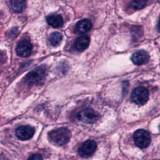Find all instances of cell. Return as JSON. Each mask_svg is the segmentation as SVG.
<instances>
[{
	"label": "cell",
	"instance_id": "1",
	"mask_svg": "<svg viewBox=\"0 0 160 160\" xmlns=\"http://www.w3.org/2000/svg\"><path fill=\"white\" fill-rule=\"evenodd\" d=\"M71 138V132L65 128H60L51 131L48 133L49 141L56 146H63L68 143Z\"/></svg>",
	"mask_w": 160,
	"mask_h": 160
},
{
	"label": "cell",
	"instance_id": "2",
	"mask_svg": "<svg viewBox=\"0 0 160 160\" xmlns=\"http://www.w3.org/2000/svg\"><path fill=\"white\" fill-rule=\"evenodd\" d=\"M149 98L148 90L142 86L136 88L132 92L131 99L132 102L138 104L142 105L145 104Z\"/></svg>",
	"mask_w": 160,
	"mask_h": 160
},
{
	"label": "cell",
	"instance_id": "3",
	"mask_svg": "<svg viewBox=\"0 0 160 160\" xmlns=\"http://www.w3.org/2000/svg\"><path fill=\"white\" fill-rule=\"evenodd\" d=\"M134 141L136 145L140 148L148 147L151 142V136L149 133L142 129H138L134 133Z\"/></svg>",
	"mask_w": 160,
	"mask_h": 160
},
{
	"label": "cell",
	"instance_id": "4",
	"mask_svg": "<svg viewBox=\"0 0 160 160\" xmlns=\"http://www.w3.org/2000/svg\"><path fill=\"white\" fill-rule=\"evenodd\" d=\"M77 118L83 122L92 124L98 121L99 119V114L92 109L86 108L78 112Z\"/></svg>",
	"mask_w": 160,
	"mask_h": 160
},
{
	"label": "cell",
	"instance_id": "5",
	"mask_svg": "<svg viewBox=\"0 0 160 160\" xmlns=\"http://www.w3.org/2000/svg\"><path fill=\"white\" fill-rule=\"evenodd\" d=\"M46 75V70L43 68H38L28 74L26 77V81L28 84H37L43 80Z\"/></svg>",
	"mask_w": 160,
	"mask_h": 160
},
{
	"label": "cell",
	"instance_id": "6",
	"mask_svg": "<svg viewBox=\"0 0 160 160\" xmlns=\"http://www.w3.org/2000/svg\"><path fill=\"white\" fill-rule=\"evenodd\" d=\"M96 147V142L94 140H88L83 142L79 148L78 152L81 157L88 158L94 152Z\"/></svg>",
	"mask_w": 160,
	"mask_h": 160
},
{
	"label": "cell",
	"instance_id": "7",
	"mask_svg": "<svg viewBox=\"0 0 160 160\" xmlns=\"http://www.w3.org/2000/svg\"><path fill=\"white\" fill-rule=\"evenodd\" d=\"M32 44L28 40H22L19 42L16 48L17 54L22 58L29 56L32 52Z\"/></svg>",
	"mask_w": 160,
	"mask_h": 160
},
{
	"label": "cell",
	"instance_id": "8",
	"mask_svg": "<svg viewBox=\"0 0 160 160\" xmlns=\"http://www.w3.org/2000/svg\"><path fill=\"white\" fill-rule=\"evenodd\" d=\"M34 134V128L31 126L25 125L18 127L16 130V135L21 140L31 139Z\"/></svg>",
	"mask_w": 160,
	"mask_h": 160
},
{
	"label": "cell",
	"instance_id": "9",
	"mask_svg": "<svg viewBox=\"0 0 160 160\" xmlns=\"http://www.w3.org/2000/svg\"><path fill=\"white\" fill-rule=\"evenodd\" d=\"M131 59L133 64L139 66L147 63L149 59V56L146 51L139 50L133 53Z\"/></svg>",
	"mask_w": 160,
	"mask_h": 160
},
{
	"label": "cell",
	"instance_id": "10",
	"mask_svg": "<svg viewBox=\"0 0 160 160\" xmlns=\"http://www.w3.org/2000/svg\"><path fill=\"white\" fill-rule=\"evenodd\" d=\"M90 42L89 38L87 36H82L78 38L74 43V48L79 51H82L85 50L89 46Z\"/></svg>",
	"mask_w": 160,
	"mask_h": 160
},
{
	"label": "cell",
	"instance_id": "11",
	"mask_svg": "<svg viewBox=\"0 0 160 160\" xmlns=\"http://www.w3.org/2000/svg\"><path fill=\"white\" fill-rule=\"evenodd\" d=\"M92 27L91 21L88 19H84L78 21L76 25L75 29L77 32L80 34L85 33L89 31Z\"/></svg>",
	"mask_w": 160,
	"mask_h": 160
},
{
	"label": "cell",
	"instance_id": "12",
	"mask_svg": "<svg viewBox=\"0 0 160 160\" xmlns=\"http://www.w3.org/2000/svg\"><path fill=\"white\" fill-rule=\"evenodd\" d=\"M46 21L49 25L54 28H61L63 25L62 18L59 14L49 15L46 18Z\"/></svg>",
	"mask_w": 160,
	"mask_h": 160
},
{
	"label": "cell",
	"instance_id": "13",
	"mask_svg": "<svg viewBox=\"0 0 160 160\" xmlns=\"http://www.w3.org/2000/svg\"><path fill=\"white\" fill-rule=\"evenodd\" d=\"M10 5L12 9L16 12H21L26 8L25 0H10Z\"/></svg>",
	"mask_w": 160,
	"mask_h": 160
},
{
	"label": "cell",
	"instance_id": "14",
	"mask_svg": "<svg viewBox=\"0 0 160 160\" xmlns=\"http://www.w3.org/2000/svg\"><path fill=\"white\" fill-rule=\"evenodd\" d=\"M62 38V34L58 32H54L51 34L49 37V42L52 46H58Z\"/></svg>",
	"mask_w": 160,
	"mask_h": 160
},
{
	"label": "cell",
	"instance_id": "15",
	"mask_svg": "<svg viewBox=\"0 0 160 160\" xmlns=\"http://www.w3.org/2000/svg\"><path fill=\"white\" fill-rule=\"evenodd\" d=\"M146 1L147 0H132L131 6L134 9H140L145 6Z\"/></svg>",
	"mask_w": 160,
	"mask_h": 160
},
{
	"label": "cell",
	"instance_id": "16",
	"mask_svg": "<svg viewBox=\"0 0 160 160\" xmlns=\"http://www.w3.org/2000/svg\"><path fill=\"white\" fill-rule=\"evenodd\" d=\"M28 160H42V156L40 154H33Z\"/></svg>",
	"mask_w": 160,
	"mask_h": 160
},
{
	"label": "cell",
	"instance_id": "17",
	"mask_svg": "<svg viewBox=\"0 0 160 160\" xmlns=\"http://www.w3.org/2000/svg\"><path fill=\"white\" fill-rule=\"evenodd\" d=\"M158 29H159V31H160V18H159V22H158Z\"/></svg>",
	"mask_w": 160,
	"mask_h": 160
}]
</instances>
